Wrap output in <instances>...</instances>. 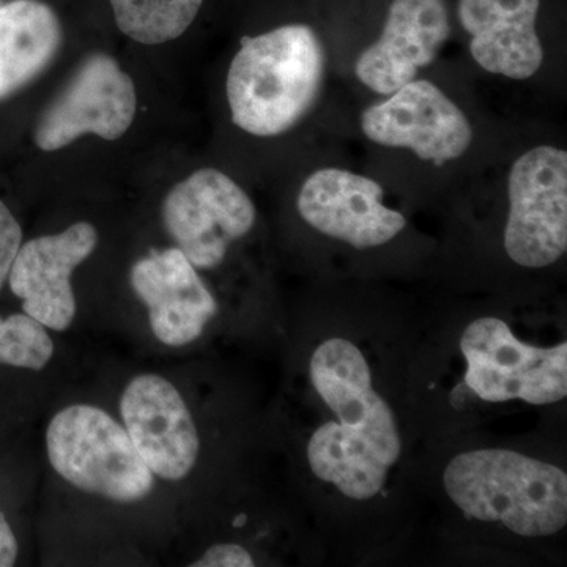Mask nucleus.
<instances>
[{
  "label": "nucleus",
  "instance_id": "f257e3e1",
  "mask_svg": "<svg viewBox=\"0 0 567 567\" xmlns=\"http://www.w3.org/2000/svg\"><path fill=\"white\" fill-rule=\"evenodd\" d=\"M309 372L336 416L309 440L312 473L347 498H374L401 457L402 442L393 410L372 385L368 360L353 342L328 339L312 354Z\"/></svg>",
  "mask_w": 567,
  "mask_h": 567
},
{
  "label": "nucleus",
  "instance_id": "f03ea898",
  "mask_svg": "<svg viewBox=\"0 0 567 567\" xmlns=\"http://www.w3.org/2000/svg\"><path fill=\"white\" fill-rule=\"evenodd\" d=\"M323 73V47L309 25L245 37L227 74L233 122L252 136L289 132L315 106Z\"/></svg>",
  "mask_w": 567,
  "mask_h": 567
},
{
  "label": "nucleus",
  "instance_id": "7ed1b4c3",
  "mask_svg": "<svg viewBox=\"0 0 567 567\" xmlns=\"http://www.w3.org/2000/svg\"><path fill=\"white\" fill-rule=\"evenodd\" d=\"M443 486L466 517L525 537L557 535L567 524L565 470L509 450H475L447 464Z\"/></svg>",
  "mask_w": 567,
  "mask_h": 567
},
{
  "label": "nucleus",
  "instance_id": "20e7f679",
  "mask_svg": "<svg viewBox=\"0 0 567 567\" xmlns=\"http://www.w3.org/2000/svg\"><path fill=\"white\" fill-rule=\"evenodd\" d=\"M52 468L87 494L118 503L151 494L153 473L125 427L93 405H71L52 417L47 431Z\"/></svg>",
  "mask_w": 567,
  "mask_h": 567
},
{
  "label": "nucleus",
  "instance_id": "39448f33",
  "mask_svg": "<svg viewBox=\"0 0 567 567\" xmlns=\"http://www.w3.org/2000/svg\"><path fill=\"white\" fill-rule=\"evenodd\" d=\"M465 383L486 402L550 405L567 395V344L537 347L516 338L502 319L483 317L461 338Z\"/></svg>",
  "mask_w": 567,
  "mask_h": 567
},
{
  "label": "nucleus",
  "instance_id": "423d86ee",
  "mask_svg": "<svg viewBox=\"0 0 567 567\" xmlns=\"http://www.w3.org/2000/svg\"><path fill=\"white\" fill-rule=\"evenodd\" d=\"M505 249L525 268H546L567 249V153L539 145L514 163L507 181Z\"/></svg>",
  "mask_w": 567,
  "mask_h": 567
},
{
  "label": "nucleus",
  "instance_id": "0eeeda50",
  "mask_svg": "<svg viewBox=\"0 0 567 567\" xmlns=\"http://www.w3.org/2000/svg\"><path fill=\"white\" fill-rule=\"evenodd\" d=\"M167 234L189 262L212 270L256 223L248 194L221 171L205 167L177 183L163 204Z\"/></svg>",
  "mask_w": 567,
  "mask_h": 567
},
{
  "label": "nucleus",
  "instance_id": "6e6552de",
  "mask_svg": "<svg viewBox=\"0 0 567 567\" xmlns=\"http://www.w3.org/2000/svg\"><path fill=\"white\" fill-rule=\"evenodd\" d=\"M133 80L111 55L96 52L74 71L63 91L41 114L35 144L55 152L84 134L121 140L136 115Z\"/></svg>",
  "mask_w": 567,
  "mask_h": 567
},
{
  "label": "nucleus",
  "instance_id": "1a4fd4ad",
  "mask_svg": "<svg viewBox=\"0 0 567 567\" xmlns=\"http://www.w3.org/2000/svg\"><path fill=\"white\" fill-rule=\"evenodd\" d=\"M363 133L375 144L409 148L424 162L461 158L473 141V128L457 104L429 81H410L386 102L361 115Z\"/></svg>",
  "mask_w": 567,
  "mask_h": 567
},
{
  "label": "nucleus",
  "instance_id": "9d476101",
  "mask_svg": "<svg viewBox=\"0 0 567 567\" xmlns=\"http://www.w3.org/2000/svg\"><path fill=\"white\" fill-rule=\"evenodd\" d=\"M297 207L309 226L357 249L385 245L406 226L402 213L383 204L379 183L336 167L308 177Z\"/></svg>",
  "mask_w": 567,
  "mask_h": 567
},
{
  "label": "nucleus",
  "instance_id": "9b49d317",
  "mask_svg": "<svg viewBox=\"0 0 567 567\" xmlns=\"http://www.w3.org/2000/svg\"><path fill=\"white\" fill-rule=\"evenodd\" d=\"M121 415L153 475L181 481L192 473L199 456V435L173 383L155 374L137 375L123 391Z\"/></svg>",
  "mask_w": 567,
  "mask_h": 567
},
{
  "label": "nucleus",
  "instance_id": "f8f14e48",
  "mask_svg": "<svg viewBox=\"0 0 567 567\" xmlns=\"http://www.w3.org/2000/svg\"><path fill=\"white\" fill-rule=\"evenodd\" d=\"M96 245L99 233L85 221L21 245L10 268L9 284L11 292L22 301L24 315L59 333L69 330L76 316L70 278Z\"/></svg>",
  "mask_w": 567,
  "mask_h": 567
},
{
  "label": "nucleus",
  "instance_id": "ddd939ff",
  "mask_svg": "<svg viewBox=\"0 0 567 567\" xmlns=\"http://www.w3.org/2000/svg\"><path fill=\"white\" fill-rule=\"evenodd\" d=\"M447 35L445 0H394L382 35L361 52L354 73L365 87L391 95L435 61Z\"/></svg>",
  "mask_w": 567,
  "mask_h": 567
},
{
  "label": "nucleus",
  "instance_id": "4468645a",
  "mask_svg": "<svg viewBox=\"0 0 567 567\" xmlns=\"http://www.w3.org/2000/svg\"><path fill=\"white\" fill-rule=\"evenodd\" d=\"M130 282L147 306L153 334L164 346L192 344L218 312L215 297L178 248L151 251L137 260Z\"/></svg>",
  "mask_w": 567,
  "mask_h": 567
},
{
  "label": "nucleus",
  "instance_id": "2eb2a0df",
  "mask_svg": "<svg viewBox=\"0 0 567 567\" xmlns=\"http://www.w3.org/2000/svg\"><path fill=\"white\" fill-rule=\"evenodd\" d=\"M540 0H458V20L470 33V52L484 70L528 80L544 61L536 32Z\"/></svg>",
  "mask_w": 567,
  "mask_h": 567
},
{
  "label": "nucleus",
  "instance_id": "dca6fc26",
  "mask_svg": "<svg viewBox=\"0 0 567 567\" xmlns=\"http://www.w3.org/2000/svg\"><path fill=\"white\" fill-rule=\"evenodd\" d=\"M62 24L48 3H0V102L40 76L58 55Z\"/></svg>",
  "mask_w": 567,
  "mask_h": 567
},
{
  "label": "nucleus",
  "instance_id": "f3484780",
  "mask_svg": "<svg viewBox=\"0 0 567 567\" xmlns=\"http://www.w3.org/2000/svg\"><path fill=\"white\" fill-rule=\"evenodd\" d=\"M117 28L142 44H162L188 31L204 0H110Z\"/></svg>",
  "mask_w": 567,
  "mask_h": 567
},
{
  "label": "nucleus",
  "instance_id": "a211bd4d",
  "mask_svg": "<svg viewBox=\"0 0 567 567\" xmlns=\"http://www.w3.org/2000/svg\"><path fill=\"white\" fill-rule=\"evenodd\" d=\"M54 354L47 328L28 315L0 317V364L41 371Z\"/></svg>",
  "mask_w": 567,
  "mask_h": 567
},
{
  "label": "nucleus",
  "instance_id": "6ab92c4d",
  "mask_svg": "<svg viewBox=\"0 0 567 567\" xmlns=\"http://www.w3.org/2000/svg\"><path fill=\"white\" fill-rule=\"evenodd\" d=\"M22 245L20 223L0 200V289L9 279L10 268Z\"/></svg>",
  "mask_w": 567,
  "mask_h": 567
},
{
  "label": "nucleus",
  "instance_id": "aec40b11",
  "mask_svg": "<svg viewBox=\"0 0 567 567\" xmlns=\"http://www.w3.org/2000/svg\"><path fill=\"white\" fill-rule=\"evenodd\" d=\"M193 567H252L254 559L245 547L238 544H218L192 563Z\"/></svg>",
  "mask_w": 567,
  "mask_h": 567
},
{
  "label": "nucleus",
  "instance_id": "412c9836",
  "mask_svg": "<svg viewBox=\"0 0 567 567\" xmlns=\"http://www.w3.org/2000/svg\"><path fill=\"white\" fill-rule=\"evenodd\" d=\"M18 543L9 522L0 511V567H11L17 563Z\"/></svg>",
  "mask_w": 567,
  "mask_h": 567
},
{
  "label": "nucleus",
  "instance_id": "4be33fe9",
  "mask_svg": "<svg viewBox=\"0 0 567 567\" xmlns=\"http://www.w3.org/2000/svg\"><path fill=\"white\" fill-rule=\"evenodd\" d=\"M0 3H2V0H0Z\"/></svg>",
  "mask_w": 567,
  "mask_h": 567
}]
</instances>
